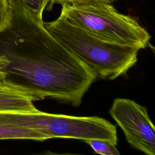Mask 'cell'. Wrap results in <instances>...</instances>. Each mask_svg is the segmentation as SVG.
Instances as JSON below:
<instances>
[{"label":"cell","mask_w":155,"mask_h":155,"mask_svg":"<svg viewBox=\"0 0 155 155\" xmlns=\"http://www.w3.org/2000/svg\"><path fill=\"white\" fill-rule=\"evenodd\" d=\"M0 31V54L8 60V82L33 101L53 99L79 107L97 75L16 0Z\"/></svg>","instance_id":"6da1fadb"},{"label":"cell","mask_w":155,"mask_h":155,"mask_svg":"<svg viewBox=\"0 0 155 155\" xmlns=\"http://www.w3.org/2000/svg\"><path fill=\"white\" fill-rule=\"evenodd\" d=\"M64 46L90 67L97 77L113 80L125 74L137 61V48L100 39L59 16L44 22Z\"/></svg>","instance_id":"7a4b0ae2"},{"label":"cell","mask_w":155,"mask_h":155,"mask_svg":"<svg viewBox=\"0 0 155 155\" xmlns=\"http://www.w3.org/2000/svg\"><path fill=\"white\" fill-rule=\"evenodd\" d=\"M60 16L93 36L139 50L149 45L150 33L134 18L118 12L110 3L63 4Z\"/></svg>","instance_id":"3957f363"},{"label":"cell","mask_w":155,"mask_h":155,"mask_svg":"<svg viewBox=\"0 0 155 155\" xmlns=\"http://www.w3.org/2000/svg\"><path fill=\"white\" fill-rule=\"evenodd\" d=\"M22 122L25 127L42 133L48 139L72 138L84 141L101 139L117 143L116 126L97 116H73L39 111L23 113Z\"/></svg>","instance_id":"277c9868"},{"label":"cell","mask_w":155,"mask_h":155,"mask_svg":"<svg viewBox=\"0 0 155 155\" xmlns=\"http://www.w3.org/2000/svg\"><path fill=\"white\" fill-rule=\"evenodd\" d=\"M109 113L133 148L147 155L155 154V129L147 108L125 98H115Z\"/></svg>","instance_id":"5b68a950"},{"label":"cell","mask_w":155,"mask_h":155,"mask_svg":"<svg viewBox=\"0 0 155 155\" xmlns=\"http://www.w3.org/2000/svg\"><path fill=\"white\" fill-rule=\"evenodd\" d=\"M22 113L0 111V140L30 139L44 141L48 139L42 133L23 125Z\"/></svg>","instance_id":"8992f818"},{"label":"cell","mask_w":155,"mask_h":155,"mask_svg":"<svg viewBox=\"0 0 155 155\" xmlns=\"http://www.w3.org/2000/svg\"><path fill=\"white\" fill-rule=\"evenodd\" d=\"M33 99L19 90L9 87L0 89V111L37 113Z\"/></svg>","instance_id":"52a82bcc"},{"label":"cell","mask_w":155,"mask_h":155,"mask_svg":"<svg viewBox=\"0 0 155 155\" xmlns=\"http://www.w3.org/2000/svg\"><path fill=\"white\" fill-rule=\"evenodd\" d=\"M97 153L103 155H119L116 144L111 140L101 139H91L84 140Z\"/></svg>","instance_id":"ba28073f"},{"label":"cell","mask_w":155,"mask_h":155,"mask_svg":"<svg viewBox=\"0 0 155 155\" xmlns=\"http://www.w3.org/2000/svg\"><path fill=\"white\" fill-rule=\"evenodd\" d=\"M35 18L42 21V14L47 4L52 0H16Z\"/></svg>","instance_id":"9c48e42d"},{"label":"cell","mask_w":155,"mask_h":155,"mask_svg":"<svg viewBox=\"0 0 155 155\" xmlns=\"http://www.w3.org/2000/svg\"><path fill=\"white\" fill-rule=\"evenodd\" d=\"M8 65V59L6 58V56L4 54H0V89L9 88V87H13L18 89L12 84L8 82L7 80Z\"/></svg>","instance_id":"30bf717a"},{"label":"cell","mask_w":155,"mask_h":155,"mask_svg":"<svg viewBox=\"0 0 155 155\" xmlns=\"http://www.w3.org/2000/svg\"><path fill=\"white\" fill-rule=\"evenodd\" d=\"M9 10L8 0H0V31L5 27L8 21Z\"/></svg>","instance_id":"8fae6325"},{"label":"cell","mask_w":155,"mask_h":155,"mask_svg":"<svg viewBox=\"0 0 155 155\" xmlns=\"http://www.w3.org/2000/svg\"><path fill=\"white\" fill-rule=\"evenodd\" d=\"M116 0H52L53 3L63 4H90V3H99L105 2L111 4Z\"/></svg>","instance_id":"7c38bea8"}]
</instances>
